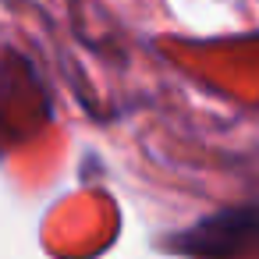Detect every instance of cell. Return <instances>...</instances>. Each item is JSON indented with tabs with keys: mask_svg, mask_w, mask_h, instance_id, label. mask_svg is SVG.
<instances>
[{
	"mask_svg": "<svg viewBox=\"0 0 259 259\" xmlns=\"http://www.w3.org/2000/svg\"><path fill=\"white\" fill-rule=\"evenodd\" d=\"M167 245L174 252L202 255V259H227V255L252 252V248H259V202L217 209V213L195 220L192 227L178 231Z\"/></svg>",
	"mask_w": 259,
	"mask_h": 259,
	"instance_id": "cell-1",
	"label": "cell"
}]
</instances>
